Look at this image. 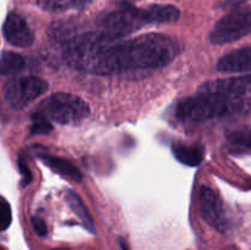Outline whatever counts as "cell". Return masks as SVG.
Segmentation results:
<instances>
[{
	"label": "cell",
	"instance_id": "obj_21",
	"mask_svg": "<svg viewBox=\"0 0 251 250\" xmlns=\"http://www.w3.org/2000/svg\"><path fill=\"white\" fill-rule=\"evenodd\" d=\"M245 1L247 0H226L225 2H223V9H229L230 11L232 10H235V9H239V7L244 6Z\"/></svg>",
	"mask_w": 251,
	"mask_h": 250
},
{
	"label": "cell",
	"instance_id": "obj_18",
	"mask_svg": "<svg viewBox=\"0 0 251 250\" xmlns=\"http://www.w3.org/2000/svg\"><path fill=\"white\" fill-rule=\"evenodd\" d=\"M12 221L11 215V207L10 203L5 200L4 198L1 199V203H0V229L4 232L10 227Z\"/></svg>",
	"mask_w": 251,
	"mask_h": 250
},
{
	"label": "cell",
	"instance_id": "obj_19",
	"mask_svg": "<svg viewBox=\"0 0 251 250\" xmlns=\"http://www.w3.org/2000/svg\"><path fill=\"white\" fill-rule=\"evenodd\" d=\"M31 222L36 234L38 235V237H46L47 233H48V228H47L46 222H44L41 217H32Z\"/></svg>",
	"mask_w": 251,
	"mask_h": 250
},
{
	"label": "cell",
	"instance_id": "obj_13",
	"mask_svg": "<svg viewBox=\"0 0 251 250\" xmlns=\"http://www.w3.org/2000/svg\"><path fill=\"white\" fill-rule=\"evenodd\" d=\"M95 0H37V5L47 12H65L80 10Z\"/></svg>",
	"mask_w": 251,
	"mask_h": 250
},
{
	"label": "cell",
	"instance_id": "obj_11",
	"mask_svg": "<svg viewBox=\"0 0 251 250\" xmlns=\"http://www.w3.org/2000/svg\"><path fill=\"white\" fill-rule=\"evenodd\" d=\"M38 157L44 162V164L47 167H49L51 171L55 172L59 175L64 176V178L69 179V180L76 181V183L82 181V174H81V172L70 161H68V159L61 158V157L51 156V154L47 153L38 154Z\"/></svg>",
	"mask_w": 251,
	"mask_h": 250
},
{
	"label": "cell",
	"instance_id": "obj_16",
	"mask_svg": "<svg viewBox=\"0 0 251 250\" xmlns=\"http://www.w3.org/2000/svg\"><path fill=\"white\" fill-rule=\"evenodd\" d=\"M227 139L233 146L242 147V149L251 151V126H245L228 132Z\"/></svg>",
	"mask_w": 251,
	"mask_h": 250
},
{
	"label": "cell",
	"instance_id": "obj_7",
	"mask_svg": "<svg viewBox=\"0 0 251 250\" xmlns=\"http://www.w3.org/2000/svg\"><path fill=\"white\" fill-rule=\"evenodd\" d=\"M196 93L229 98L244 97L248 93H251V73L206 81L198 88Z\"/></svg>",
	"mask_w": 251,
	"mask_h": 250
},
{
	"label": "cell",
	"instance_id": "obj_6",
	"mask_svg": "<svg viewBox=\"0 0 251 250\" xmlns=\"http://www.w3.org/2000/svg\"><path fill=\"white\" fill-rule=\"evenodd\" d=\"M199 207H200L201 216L207 225H210L221 234L228 233L230 228V221L225 202L217 191L210 186H201L199 193Z\"/></svg>",
	"mask_w": 251,
	"mask_h": 250
},
{
	"label": "cell",
	"instance_id": "obj_3",
	"mask_svg": "<svg viewBox=\"0 0 251 250\" xmlns=\"http://www.w3.org/2000/svg\"><path fill=\"white\" fill-rule=\"evenodd\" d=\"M37 112L58 124L75 125L90 115V107L78 96L59 92L42 100Z\"/></svg>",
	"mask_w": 251,
	"mask_h": 250
},
{
	"label": "cell",
	"instance_id": "obj_4",
	"mask_svg": "<svg viewBox=\"0 0 251 250\" xmlns=\"http://www.w3.org/2000/svg\"><path fill=\"white\" fill-rule=\"evenodd\" d=\"M251 33V9L242 6L223 16L211 31L210 42L215 46L233 43Z\"/></svg>",
	"mask_w": 251,
	"mask_h": 250
},
{
	"label": "cell",
	"instance_id": "obj_23",
	"mask_svg": "<svg viewBox=\"0 0 251 250\" xmlns=\"http://www.w3.org/2000/svg\"><path fill=\"white\" fill-rule=\"evenodd\" d=\"M227 250H239L237 247H229Z\"/></svg>",
	"mask_w": 251,
	"mask_h": 250
},
{
	"label": "cell",
	"instance_id": "obj_14",
	"mask_svg": "<svg viewBox=\"0 0 251 250\" xmlns=\"http://www.w3.org/2000/svg\"><path fill=\"white\" fill-rule=\"evenodd\" d=\"M66 200H68L69 206L71 207V210H73L74 213L77 216L78 220L82 222V225H85L86 229L90 230L91 233H95V223H93L92 217H91L87 207L85 206L83 201L81 200L80 196H78L74 190H68L66 191Z\"/></svg>",
	"mask_w": 251,
	"mask_h": 250
},
{
	"label": "cell",
	"instance_id": "obj_24",
	"mask_svg": "<svg viewBox=\"0 0 251 250\" xmlns=\"http://www.w3.org/2000/svg\"><path fill=\"white\" fill-rule=\"evenodd\" d=\"M51 250H68V249H51Z\"/></svg>",
	"mask_w": 251,
	"mask_h": 250
},
{
	"label": "cell",
	"instance_id": "obj_22",
	"mask_svg": "<svg viewBox=\"0 0 251 250\" xmlns=\"http://www.w3.org/2000/svg\"><path fill=\"white\" fill-rule=\"evenodd\" d=\"M119 245H120V250H130L129 245H127V243L125 242L124 239L119 240Z\"/></svg>",
	"mask_w": 251,
	"mask_h": 250
},
{
	"label": "cell",
	"instance_id": "obj_8",
	"mask_svg": "<svg viewBox=\"0 0 251 250\" xmlns=\"http://www.w3.org/2000/svg\"><path fill=\"white\" fill-rule=\"evenodd\" d=\"M2 34L10 46L28 48L34 42V33L21 15L10 12L2 25Z\"/></svg>",
	"mask_w": 251,
	"mask_h": 250
},
{
	"label": "cell",
	"instance_id": "obj_9",
	"mask_svg": "<svg viewBox=\"0 0 251 250\" xmlns=\"http://www.w3.org/2000/svg\"><path fill=\"white\" fill-rule=\"evenodd\" d=\"M216 69L223 74H250L251 46L243 47L225 54L217 61Z\"/></svg>",
	"mask_w": 251,
	"mask_h": 250
},
{
	"label": "cell",
	"instance_id": "obj_12",
	"mask_svg": "<svg viewBox=\"0 0 251 250\" xmlns=\"http://www.w3.org/2000/svg\"><path fill=\"white\" fill-rule=\"evenodd\" d=\"M174 157L180 163L189 167L200 166L203 161V149L199 145H186L181 142H176L172 146Z\"/></svg>",
	"mask_w": 251,
	"mask_h": 250
},
{
	"label": "cell",
	"instance_id": "obj_1",
	"mask_svg": "<svg viewBox=\"0 0 251 250\" xmlns=\"http://www.w3.org/2000/svg\"><path fill=\"white\" fill-rule=\"evenodd\" d=\"M181 46L161 33H147L122 42L66 48V63L77 70L97 75H120L169 65Z\"/></svg>",
	"mask_w": 251,
	"mask_h": 250
},
{
	"label": "cell",
	"instance_id": "obj_5",
	"mask_svg": "<svg viewBox=\"0 0 251 250\" xmlns=\"http://www.w3.org/2000/svg\"><path fill=\"white\" fill-rule=\"evenodd\" d=\"M48 82L37 76H16L5 83L4 100L12 109H22L48 91Z\"/></svg>",
	"mask_w": 251,
	"mask_h": 250
},
{
	"label": "cell",
	"instance_id": "obj_17",
	"mask_svg": "<svg viewBox=\"0 0 251 250\" xmlns=\"http://www.w3.org/2000/svg\"><path fill=\"white\" fill-rule=\"evenodd\" d=\"M53 130L50 120L39 112H34L31 117V135H46Z\"/></svg>",
	"mask_w": 251,
	"mask_h": 250
},
{
	"label": "cell",
	"instance_id": "obj_10",
	"mask_svg": "<svg viewBox=\"0 0 251 250\" xmlns=\"http://www.w3.org/2000/svg\"><path fill=\"white\" fill-rule=\"evenodd\" d=\"M141 17L145 25L168 24L178 21L180 11L173 5H151L141 9Z\"/></svg>",
	"mask_w": 251,
	"mask_h": 250
},
{
	"label": "cell",
	"instance_id": "obj_2",
	"mask_svg": "<svg viewBox=\"0 0 251 250\" xmlns=\"http://www.w3.org/2000/svg\"><path fill=\"white\" fill-rule=\"evenodd\" d=\"M251 110V100L244 97L229 98L213 95H201L184 98L176 104V118L181 123L200 124L210 120L244 114Z\"/></svg>",
	"mask_w": 251,
	"mask_h": 250
},
{
	"label": "cell",
	"instance_id": "obj_20",
	"mask_svg": "<svg viewBox=\"0 0 251 250\" xmlns=\"http://www.w3.org/2000/svg\"><path fill=\"white\" fill-rule=\"evenodd\" d=\"M19 168H20V173L22 174V179H21L22 186L28 185V184L32 181V173L22 158L19 159Z\"/></svg>",
	"mask_w": 251,
	"mask_h": 250
},
{
	"label": "cell",
	"instance_id": "obj_15",
	"mask_svg": "<svg viewBox=\"0 0 251 250\" xmlns=\"http://www.w3.org/2000/svg\"><path fill=\"white\" fill-rule=\"evenodd\" d=\"M25 68V59L15 51H2L0 61V73L2 76L15 75Z\"/></svg>",
	"mask_w": 251,
	"mask_h": 250
},
{
	"label": "cell",
	"instance_id": "obj_25",
	"mask_svg": "<svg viewBox=\"0 0 251 250\" xmlns=\"http://www.w3.org/2000/svg\"><path fill=\"white\" fill-rule=\"evenodd\" d=\"M1 250H5V249H4V248H1Z\"/></svg>",
	"mask_w": 251,
	"mask_h": 250
}]
</instances>
